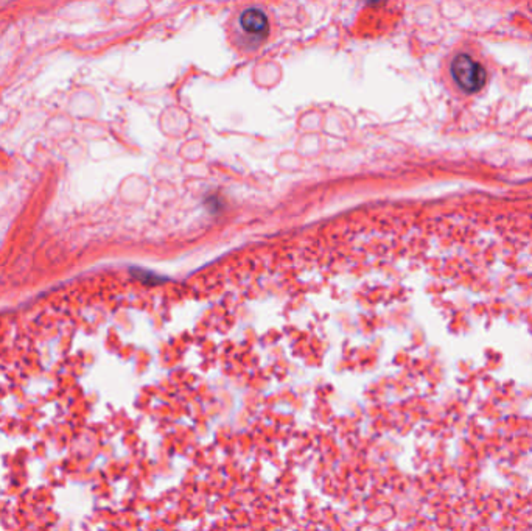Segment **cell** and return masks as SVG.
<instances>
[{"instance_id": "obj_1", "label": "cell", "mask_w": 532, "mask_h": 531, "mask_svg": "<svg viewBox=\"0 0 532 531\" xmlns=\"http://www.w3.org/2000/svg\"><path fill=\"white\" fill-rule=\"evenodd\" d=\"M450 72L459 89L465 94H475V92L484 88L486 84L487 75L484 67L467 53H459L455 56V60L451 61Z\"/></svg>"}, {"instance_id": "obj_2", "label": "cell", "mask_w": 532, "mask_h": 531, "mask_svg": "<svg viewBox=\"0 0 532 531\" xmlns=\"http://www.w3.org/2000/svg\"><path fill=\"white\" fill-rule=\"evenodd\" d=\"M240 25L250 36H265L268 30L266 14L259 8H247L240 16Z\"/></svg>"}]
</instances>
